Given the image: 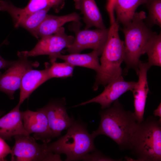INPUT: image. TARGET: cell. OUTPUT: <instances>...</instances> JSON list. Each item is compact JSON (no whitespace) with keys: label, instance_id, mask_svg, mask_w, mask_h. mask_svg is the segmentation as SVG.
Listing matches in <instances>:
<instances>
[{"label":"cell","instance_id":"obj_1","mask_svg":"<svg viewBox=\"0 0 161 161\" xmlns=\"http://www.w3.org/2000/svg\"><path fill=\"white\" fill-rule=\"evenodd\" d=\"M100 112V120L97 129L92 134L109 137L121 150L129 149L131 140L139 123L134 113L126 111L118 99L112 106Z\"/></svg>","mask_w":161,"mask_h":161},{"label":"cell","instance_id":"obj_2","mask_svg":"<svg viewBox=\"0 0 161 161\" xmlns=\"http://www.w3.org/2000/svg\"><path fill=\"white\" fill-rule=\"evenodd\" d=\"M64 136L56 141L47 143L48 150L53 153L65 154V161L81 160L87 154L96 149L94 141L95 137L88 132L85 124L75 120L67 129Z\"/></svg>","mask_w":161,"mask_h":161},{"label":"cell","instance_id":"obj_3","mask_svg":"<svg viewBox=\"0 0 161 161\" xmlns=\"http://www.w3.org/2000/svg\"><path fill=\"white\" fill-rule=\"evenodd\" d=\"M161 120L148 117L139 123L132 137L129 149L137 161H160Z\"/></svg>","mask_w":161,"mask_h":161},{"label":"cell","instance_id":"obj_4","mask_svg":"<svg viewBox=\"0 0 161 161\" xmlns=\"http://www.w3.org/2000/svg\"><path fill=\"white\" fill-rule=\"evenodd\" d=\"M145 13L135 12L132 20L121 29L125 41L123 61L126 64L125 73L130 69H133L138 75L140 58L143 49L153 32L144 22Z\"/></svg>","mask_w":161,"mask_h":161},{"label":"cell","instance_id":"obj_5","mask_svg":"<svg viewBox=\"0 0 161 161\" xmlns=\"http://www.w3.org/2000/svg\"><path fill=\"white\" fill-rule=\"evenodd\" d=\"M124 55V46L122 42L114 40L106 41L101 55L100 69L96 73L93 87L94 90H97L100 85L105 86L123 77L121 65Z\"/></svg>","mask_w":161,"mask_h":161},{"label":"cell","instance_id":"obj_6","mask_svg":"<svg viewBox=\"0 0 161 161\" xmlns=\"http://www.w3.org/2000/svg\"><path fill=\"white\" fill-rule=\"evenodd\" d=\"M15 144L10 154L12 161H61L59 155L49 151L47 143L39 144L30 135L13 137Z\"/></svg>","mask_w":161,"mask_h":161},{"label":"cell","instance_id":"obj_7","mask_svg":"<svg viewBox=\"0 0 161 161\" xmlns=\"http://www.w3.org/2000/svg\"><path fill=\"white\" fill-rule=\"evenodd\" d=\"M18 59L0 75V92L7 94L10 99H14L15 92L20 88L22 78L25 73L39 65L37 61L29 60L25 51L18 52Z\"/></svg>","mask_w":161,"mask_h":161},{"label":"cell","instance_id":"obj_8","mask_svg":"<svg viewBox=\"0 0 161 161\" xmlns=\"http://www.w3.org/2000/svg\"><path fill=\"white\" fill-rule=\"evenodd\" d=\"M80 22H75L72 30L75 37L72 44L66 48V51L69 54L79 53L87 49H92L96 51L101 55L107 38L109 28L104 29L97 28L95 30L80 29Z\"/></svg>","mask_w":161,"mask_h":161},{"label":"cell","instance_id":"obj_9","mask_svg":"<svg viewBox=\"0 0 161 161\" xmlns=\"http://www.w3.org/2000/svg\"><path fill=\"white\" fill-rule=\"evenodd\" d=\"M74 38L73 36L66 34L62 27L54 34L41 38L33 48L25 51L26 54L28 57L48 55L51 63L55 62V58L57 55L71 45Z\"/></svg>","mask_w":161,"mask_h":161},{"label":"cell","instance_id":"obj_10","mask_svg":"<svg viewBox=\"0 0 161 161\" xmlns=\"http://www.w3.org/2000/svg\"><path fill=\"white\" fill-rule=\"evenodd\" d=\"M64 98L50 100L42 107L47 117L53 138L61 135L62 131L67 129L74 120L67 113Z\"/></svg>","mask_w":161,"mask_h":161},{"label":"cell","instance_id":"obj_11","mask_svg":"<svg viewBox=\"0 0 161 161\" xmlns=\"http://www.w3.org/2000/svg\"><path fill=\"white\" fill-rule=\"evenodd\" d=\"M23 125L30 135L36 140L48 143L53 138L46 114L42 108L34 112L29 109L21 112Z\"/></svg>","mask_w":161,"mask_h":161},{"label":"cell","instance_id":"obj_12","mask_svg":"<svg viewBox=\"0 0 161 161\" xmlns=\"http://www.w3.org/2000/svg\"><path fill=\"white\" fill-rule=\"evenodd\" d=\"M136 82L126 81L123 77H121L110 82L105 86L104 90L99 95L75 106L96 103L100 105L102 109H106L109 107L123 94L129 91H131Z\"/></svg>","mask_w":161,"mask_h":161},{"label":"cell","instance_id":"obj_13","mask_svg":"<svg viewBox=\"0 0 161 161\" xmlns=\"http://www.w3.org/2000/svg\"><path fill=\"white\" fill-rule=\"evenodd\" d=\"M138 79L131 91L134 98V112L138 122L144 120V114L146 98L149 91L147 73L149 69L147 62L140 61L139 65Z\"/></svg>","mask_w":161,"mask_h":161},{"label":"cell","instance_id":"obj_14","mask_svg":"<svg viewBox=\"0 0 161 161\" xmlns=\"http://www.w3.org/2000/svg\"><path fill=\"white\" fill-rule=\"evenodd\" d=\"M21 104L0 118V137L4 140H11L12 137L18 134L30 135L25 130L23 123Z\"/></svg>","mask_w":161,"mask_h":161},{"label":"cell","instance_id":"obj_15","mask_svg":"<svg viewBox=\"0 0 161 161\" xmlns=\"http://www.w3.org/2000/svg\"><path fill=\"white\" fill-rule=\"evenodd\" d=\"M49 79L46 66L45 69L42 70L32 69L27 71L21 82L18 103L21 105L37 88Z\"/></svg>","mask_w":161,"mask_h":161},{"label":"cell","instance_id":"obj_16","mask_svg":"<svg viewBox=\"0 0 161 161\" xmlns=\"http://www.w3.org/2000/svg\"><path fill=\"white\" fill-rule=\"evenodd\" d=\"M81 19L79 15L75 12L61 16L47 14L37 30L36 38H41L52 35L66 23L78 22Z\"/></svg>","mask_w":161,"mask_h":161},{"label":"cell","instance_id":"obj_17","mask_svg":"<svg viewBox=\"0 0 161 161\" xmlns=\"http://www.w3.org/2000/svg\"><path fill=\"white\" fill-rule=\"evenodd\" d=\"M76 9L80 10L83 15L86 24L85 29L92 27L106 28L102 17L95 0H74Z\"/></svg>","mask_w":161,"mask_h":161},{"label":"cell","instance_id":"obj_18","mask_svg":"<svg viewBox=\"0 0 161 161\" xmlns=\"http://www.w3.org/2000/svg\"><path fill=\"white\" fill-rule=\"evenodd\" d=\"M147 0H107V3L113 7L116 15V20L123 26L132 20L135 11L140 5L144 4Z\"/></svg>","mask_w":161,"mask_h":161},{"label":"cell","instance_id":"obj_19","mask_svg":"<svg viewBox=\"0 0 161 161\" xmlns=\"http://www.w3.org/2000/svg\"><path fill=\"white\" fill-rule=\"evenodd\" d=\"M100 56L95 50L86 54L72 53L68 55H57L55 58L56 61L60 58L72 65L84 67L94 70L96 72L99 70L100 64L98 56Z\"/></svg>","mask_w":161,"mask_h":161},{"label":"cell","instance_id":"obj_20","mask_svg":"<svg viewBox=\"0 0 161 161\" xmlns=\"http://www.w3.org/2000/svg\"><path fill=\"white\" fill-rule=\"evenodd\" d=\"M148 56L147 65L149 69L153 66H161V34L153 32L145 45L142 54Z\"/></svg>","mask_w":161,"mask_h":161},{"label":"cell","instance_id":"obj_21","mask_svg":"<svg viewBox=\"0 0 161 161\" xmlns=\"http://www.w3.org/2000/svg\"><path fill=\"white\" fill-rule=\"evenodd\" d=\"M66 0H30L27 5L23 8H19L20 12L30 13L47 8L52 9L55 13L63 8Z\"/></svg>","mask_w":161,"mask_h":161},{"label":"cell","instance_id":"obj_22","mask_svg":"<svg viewBox=\"0 0 161 161\" xmlns=\"http://www.w3.org/2000/svg\"><path fill=\"white\" fill-rule=\"evenodd\" d=\"M50 9L47 8L28 13L19 22L17 27H20L24 28L36 38L37 30Z\"/></svg>","mask_w":161,"mask_h":161},{"label":"cell","instance_id":"obj_23","mask_svg":"<svg viewBox=\"0 0 161 161\" xmlns=\"http://www.w3.org/2000/svg\"><path fill=\"white\" fill-rule=\"evenodd\" d=\"M148 12L144 19L149 27L154 25L161 27V0H147L145 4Z\"/></svg>","mask_w":161,"mask_h":161},{"label":"cell","instance_id":"obj_24","mask_svg":"<svg viewBox=\"0 0 161 161\" xmlns=\"http://www.w3.org/2000/svg\"><path fill=\"white\" fill-rule=\"evenodd\" d=\"M51 65L46 64L49 79L53 78H65L72 76L75 66L66 62H54Z\"/></svg>","mask_w":161,"mask_h":161},{"label":"cell","instance_id":"obj_25","mask_svg":"<svg viewBox=\"0 0 161 161\" xmlns=\"http://www.w3.org/2000/svg\"><path fill=\"white\" fill-rule=\"evenodd\" d=\"M91 154L88 153L84 155L81 160L83 161H115L103 154L100 151L95 150Z\"/></svg>","mask_w":161,"mask_h":161},{"label":"cell","instance_id":"obj_26","mask_svg":"<svg viewBox=\"0 0 161 161\" xmlns=\"http://www.w3.org/2000/svg\"><path fill=\"white\" fill-rule=\"evenodd\" d=\"M11 150L4 139L0 137V161L6 160L5 158L10 154Z\"/></svg>","mask_w":161,"mask_h":161},{"label":"cell","instance_id":"obj_27","mask_svg":"<svg viewBox=\"0 0 161 161\" xmlns=\"http://www.w3.org/2000/svg\"><path fill=\"white\" fill-rule=\"evenodd\" d=\"M4 42L5 41H4L0 45V47L2 44H4ZM15 61H11L6 60L3 58L0 55V69H7L10 66L13 64ZM1 74L0 72V75Z\"/></svg>","mask_w":161,"mask_h":161},{"label":"cell","instance_id":"obj_28","mask_svg":"<svg viewBox=\"0 0 161 161\" xmlns=\"http://www.w3.org/2000/svg\"><path fill=\"white\" fill-rule=\"evenodd\" d=\"M154 114L155 117H159L161 118V104L160 103L157 108L154 111Z\"/></svg>","mask_w":161,"mask_h":161},{"label":"cell","instance_id":"obj_29","mask_svg":"<svg viewBox=\"0 0 161 161\" xmlns=\"http://www.w3.org/2000/svg\"><path fill=\"white\" fill-rule=\"evenodd\" d=\"M4 112L2 111H0V118L1 117V116H2L3 114H4Z\"/></svg>","mask_w":161,"mask_h":161}]
</instances>
